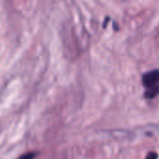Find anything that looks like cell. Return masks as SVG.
I'll return each mask as SVG.
<instances>
[{"instance_id": "6da1fadb", "label": "cell", "mask_w": 159, "mask_h": 159, "mask_svg": "<svg viewBox=\"0 0 159 159\" xmlns=\"http://www.w3.org/2000/svg\"><path fill=\"white\" fill-rule=\"evenodd\" d=\"M142 84L146 91L144 97L152 99L159 95V70L154 69L145 73L142 77Z\"/></svg>"}, {"instance_id": "7a4b0ae2", "label": "cell", "mask_w": 159, "mask_h": 159, "mask_svg": "<svg viewBox=\"0 0 159 159\" xmlns=\"http://www.w3.org/2000/svg\"><path fill=\"white\" fill-rule=\"evenodd\" d=\"M37 153L36 152H27L23 155H21L18 159H35Z\"/></svg>"}, {"instance_id": "3957f363", "label": "cell", "mask_w": 159, "mask_h": 159, "mask_svg": "<svg viewBox=\"0 0 159 159\" xmlns=\"http://www.w3.org/2000/svg\"><path fill=\"white\" fill-rule=\"evenodd\" d=\"M145 159H158V153L156 152H150L146 155Z\"/></svg>"}]
</instances>
